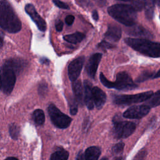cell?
Instances as JSON below:
<instances>
[{"mask_svg": "<svg viewBox=\"0 0 160 160\" xmlns=\"http://www.w3.org/2000/svg\"><path fill=\"white\" fill-rule=\"evenodd\" d=\"M132 7L136 9V11H141L142 9V4L141 0L136 1L132 5Z\"/></svg>", "mask_w": 160, "mask_h": 160, "instance_id": "1f68e13d", "label": "cell"}, {"mask_svg": "<svg viewBox=\"0 0 160 160\" xmlns=\"http://www.w3.org/2000/svg\"><path fill=\"white\" fill-rule=\"evenodd\" d=\"M32 119L38 125H42L45 121L44 113L42 109H36L32 114Z\"/></svg>", "mask_w": 160, "mask_h": 160, "instance_id": "7402d4cb", "label": "cell"}, {"mask_svg": "<svg viewBox=\"0 0 160 160\" xmlns=\"http://www.w3.org/2000/svg\"><path fill=\"white\" fill-rule=\"evenodd\" d=\"M48 112L53 124L58 128H67L72 121L70 117L62 112L54 104H50L48 106Z\"/></svg>", "mask_w": 160, "mask_h": 160, "instance_id": "52a82bcc", "label": "cell"}, {"mask_svg": "<svg viewBox=\"0 0 160 160\" xmlns=\"http://www.w3.org/2000/svg\"><path fill=\"white\" fill-rule=\"evenodd\" d=\"M112 132L116 139H124L131 135L136 129V124L130 121H113Z\"/></svg>", "mask_w": 160, "mask_h": 160, "instance_id": "ba28073f", "label": "cell"}, {"mask_svg": "<svg viewBox=\"0 0 160 160\" xmlns=\"http://www.w3.org/2000/svg\"><path fill=\"white\" fill-rule=\"evenodd\" d=\"M101 58L102 54L101 53H95L90 57L87 62L86 66V72L88 76L92 79H94L95 78L98 65L101 61Z\"/></svg>", "mask_w": 160, "mask_h": 160, "instance_id": "7c38bea8", "label": "cell"}, {"mask_svg": "<svg viewBox=\"0 0 160 160\" xmlns=\"http://www.w3.org/2000/svg\"><path fill=\"white\" fill-rule=\"evenodd\" d=\"M72 83V91L74 95L75 100L76 102L81 105L84 103V94H83V88L81 81L76 80L73 81Z\"/></svg>", "mask_w": 160, "mask_h": 160, "instance_id": "e0dca14e", "label": "cell"}, {"mask_svg": "<svg viewBox=\"0 0 160 160\" xmlns=\"http://www.w3.org/2000/svg\"><path fill=\"white\" fill-rule=\"evenodd\" d=\"M156 0H144V7L145 10L146 18L151 20L154 17V6Z\"/></svg>", "mask_w": 160, "mask_h": 160, "instance_id": "d6986e66", "label": "cell"}, {"mask_svg": "<svg viewBox=\"0 0 160 160\" xmlns=\"http://www.w3.org/2000/svg\"><path fill=\"white\" fill-rule=\"evenodd\" d=\"M124 147V142H119L118 144H116L112 148V152L114 154H119L121 153L123 151Z\"/></svg>", "mask_w": 160, "mask_h": 160, "instance_id": "484cf974", "label": "cell"}, {"mask_svg": "<svg viewBox=\"0 0 160 160\" xmlns=\"http://www.w3.org/2000/svg\"><path fill=\"white\" fill-rule=\"evenodd\" d=\"M40 61L41 63L42 64H48L49 63V60L46 58H42L40 59Z\"/></svg>", "mask_w": 160, "mask_h": 160, "instance_id": "d590c367", "label": "cell"}, {"mask_svg": "<svg viewBox=\"0 0 160 160\" xmlns=\"http://www.w3.org/2000/svg\"><path fill=\"white\" fill-rule=\"evenodd\" d=\"M92 17L93 18L94 20L95 21H98L99 19V15L98 13V11L96 10H94L92 12Z\"/></svg>", "mask_w": 160, "mask_h": 160, "instance_id": "e575fe53", "label": "cell"}, {"mask_svg": "<svg viewBox=\"0 0 160 160\" xmlns=\"http://www.w3.org/2000/svg\"><path fill=\"white\" fill-rule=\"evenodd\" d=\"M108 12L115 20L126 26L136 24L137 12L132 5L116 4L108 8Z\"/></svg>", "mask_w": 160, "mask_h": 160, "instance_id": "7a4b0ae2", "label": "cell"}, {"mask_svg": "<svg viewBox=\"0 0 160 160\" xmlns=\"http://www.w3.org/2000/svg\"><path fill=\"white\" fill-rule=\"evenodd\" d=\"M52 2L59 8L64 9H68L69 8V6L67 4H66L65 2H64L60 0H52Z\"/></svg>", "mask_w": 160, "mask_h": 160, "instance_id": "f1b7e54d", "label": "cell"}, {"mask_svg": "<svg viewBox=\"0 0 160 160\" xmlns=\"http://www.w3.org/2000/svg\"><path fill=\"white\" fill-rule=\"evenodd\" d=\"M8 159H17V158H14V157H9L7 158Z\"/></svg>", "mask_w": 160, "mask_h": 160, "instance_id": "60d3db41", "label": "cell"}, {"mask_svg": "<svg viewBox=\"0 0 160 160\" xmlns=\"http://www.w3.org/2000/svg\"><path fill=\"white\" fill-rule=\"evenodd\" d=\"M0 27L10 33L21 29V22L8 0L0 1Z\"/></svg>", "mask_w": 160, "mask_h": 160, "instance_id": "6da1fadb", "label": "cell"}, {"mask_svg": "<svg viewBox=\"0 0 160 160\" xmlns=\"http://www.w3.org/2000/svg\"><path fill=\"white\" fill-rule=\"evenodd\" d=\"M84 102L88 109L92 110L94 108V102L92 94V84L88 81H84Z\"/></svg>", "mask_w": 160, "mask_h": 160, "instance_id": "9a60e30c", "label": "cell"}, {"mask_svg": "<svg viewBox=\"0 0 160 160\" xmlns=\"http://www.w3.org/2000/svg\"><path fill=\"white\" fill-rule=\"evenodd\" d=\"M117 1H132V0H117Z\"/></svg>", "mask_w": 160, "mask_h": 160, "instance_id": "b9f144b4", "label": "cell"}, {"mask_svg": "<svg viewBox=\"0 0 160 160\" xmlns=\"http://www.w3.org/2000/svg\"><path fill=\"white\" fill-rule=\"evenodd\" d=\"M69 152L66 150H59L52 154L50 157L51 160H66L68 159Z\"/></svg>", "mask_w": 160, "mask_h": 160, "instance_id": "603a6c76", "label": "cell"}, {"mask_svg": "<svg viewBox=\"0 0 160 160\" xmlns=\"http://www.w3.org/2000/svg\"><path fill=\"white\" fill-rule=\"evenodd\" d=\"M3 44V36L2 33L0 32V48L2 46Z\"/></svg>", "mask_w": 160, "mask_h": 160, "instance_id": "f35d334b", "label": "cell"}, {"mask_svg": "<svg viewBox=\"0 0 160 160\" xmlns=\"http://www.w3.org/2000/svg\"><path fill=\"white\" fill-rule=\"evenodd\" d=\"M154 74V72H151V71H144L138 76V78L136 79V81L138 82H143V81H144L147 79H149L150 78L152 79Z\"/></svg>", "mask_w": 160, "mask_h": 160, "instance_id": "d4e9b609", "label": "cell"}, {"mask_svg": "<svg viewBox=\"0 0 160 160\" xmlns=\"http://www.w3.org/2000/svg\"><path fill=\"white\" fill-rule=\"evenodd\" d=\"M70 113L71 115H76L78 112V106L75 102V101H71L69 105Z\"/></svg>", "mask_w": 160, "mask_h": 160, "instance_id": "f546056e", "label": "cell"}, {"mask_svg": "<svg viewBox=\"0 0 160 160\" xmlns=\"http://www.w3.org/2000/svg\"><path fill=\"white\" fill-rule=\"evenodd\" d=\"M92 94L94 104L98 109H101L106 102V94L99 88L94 87L92 88Z\"/></svg>", "mask_w": 160, "mask_h": 160, "instance_id": "5bb4252c", "label": "cell"}, {"mask_svg": "<svg viewBox=\"0 0 160 160\" xmlns=\"http://www.w3.org/2000/svg\"><path fill=\"white\" fill-rule=\"evenodd\" d=\"M98 47L101 48L102 49H110V48H112L114 47V46L112 44H111L110 42L103 40L100 43H99L98 44Z\"/></svg>", "mask_w": 160, "mask_h": 160, "instance_id": "83f0119b", "label": "cell"}, {"mask_svg": "<svg viewBox=\"0 0 160 160\" xmlns=\"http://www.w3.org/2000/svg\"><path fill=\"white\" fill-rule=\"evenodd\" d=\"M77 4L82 8H88L91 5L90 0H75Z\"/></svg>", "mask_w": 160, "mask_h": 160, "instance_id": "4dcf8cb0", "label": "cell"}, {"mask_svg": "<svg viewBox=\"0 0 160 160\" xmlns=\"http://www.w3.org/2000/svg\"><path fill=\"white\" fill-rule=\"evenodd\" d=\"M101 154V150L96 146H91L86 149L84 155V159L96 160L99 159Z\"/></svg>", "mask_w": 160, "mask_h": 160, "instance_id": "ac0fdd59", "label": "cell"}, {"mask_svg": "<svg viewBox=\"0 0 160 160\" xmlns=\"http://www.w3.org/2000/svg\"><path fill=\"white\" fill-rule=\"evenodd\" d=\"M16 71L6 62L0 69V89L6 94H9L15 85Z\"/></svg>", "mask_w": 160, "mask_h": 160, "instance_id": "5b68a950", "label": "cell"}, {"mask_svg": "<svg viewBox=\"0 0 160 160\" xmlns=\"http://www.w3.org/2000/svg\"><path fill=\"white\" fill-rule=\"evenodd\" d=\"M74 16L72 15H68L65 18V22L69 26L72 25V23L74 22Z\"/></svg>", "mask_w": 160, "mask_h": 160, "instance_id": "d6a6232c", "label": "cell"}, {"mask_svg": "<svg viewBox=\"0 0 160 160\" xmlns=\"http://www.w3.org/2000/svg\"><path fill=\"white\" fill-rule=\"evenodd\" d=\"M159 78V70H158V71L154 74L152 79H156V78Z\"/></svg>", "mask_w": 160, "mask_h": 160, "instance_id": "ab89813d", "label": "cell"}, {"mask_svg": "<svg viewBox=\"0 0 160 160\" xmlns=\"http://www.w3.org/2000/svg\"><path fill=\"white\" fill-rule=\"evenodd\" d=\"M126 43L131 48L151 58H159L160 56V44L159 42L142 38L125 39Z\"/></svg>", "mask_w": 160, "mask_h": 160, "instance_id": "3957f363", "label": "cell"}, {"mask_svg": "<svg viewBox=\"0 0 160 160\" xmlns=\"http://www.w3.org/2000/svg\"><path fill=\"white\" fill-rule=\"evenodd\" d=\"M56 29L57 31L60 32L62 30L63 28V22L61 21H59L56 23Z\"/></svg>", "mask_w": 160, "mask_h": 160, "instance_id": "836d02e7", "label": "cell"}, {"mask_svg": "<svg viewBox=\"0 0 160 160\" xmlns=\"http://www.w3.org/2000/svg\"><path fill=\"white\" fill-rule=\"evenodd\" d=\"M99 79L101 83L108 88H114L118 90L128 91L135 89L137 85L133 82L131 76L126 72L122 71L117 74L115 82L109 81L103 74L100 73Z\"/></svg>", "mask_w": 160, "mask_h": 160, "instance_id": "277c9868", "label": "cell"}, {"mask_svg": "<svg viewBox=\"0 0 160 160\" xmlns=\"http://www.w3.org/2000/svg\"><path fill=\"white\" fill-rule=\"evenodd\" d=\"M150 109L146 104L133 106L123 113V117L127 119H141L149 113Z\"/></svg>", "mask_w": 160, "mask_h": 160, "instance_id": "9c48e42d", "label": "cell"}, {"mask_svg": "<svg viewBox=\"0 0 160 160\" xmlns=\"http://www.w3.org/2000/svg\"><path fill=\"white\" fill-rule=\"evenodd\" d=\"M48 92V86L47 84L45 82H42L41 83L39 86V88H38V92L39 94L41 96H44Z\"/></svg>", "mask_w": 160, "mask_h": 160, "instance_id": "4316f807", "label": "cell"}, {"mask_svg": "<svg viewBox=\"0 0 160 160\" xmlns=\"http://www.w3.org/2000/svg\"><path fill=\"white\" fill-rule=\"evenodd\" d=\"M147 100L148 102H146V105L148 106L150 108L158 106L160 104V94L159 90L157 91L155 94H152L150 98H149Z\"/></svg>", "mask_w": 160, "mask_h": 160, "instance_id": "44dd1931", "label": "cell"}, {"mask_svg": "<svg viewBox=\"0 0 160 160\" xmlns=\"http://www.w3.org/2000/svg\"><path fill=\"white\" fill-rule=\"evenodd\" d=\"M84 62V57L80 56L72 60L68 66V76L71 81L77 80L80 75Z\"/></svg>", "mask_w": 160, "mask_h": 160, "instance_id": "8fae6325", "label": "cell"}, {"mask_svg": "<svg viewBox=\"0 0 160 160\" xmlns=\"http://www.w3.org/2000/svg\"><path fill=\"white\" fill-rule=\"evenodd\" d=\"M96 1L99 6H104L106 3V0H96Z\"/></svg>", "mask_w": 160, "mask_h": 160, "instance_id": "8d00e7d4", "label": "cell"}, {"mask_svg": "<svg viewBox=\"0 0 160 160\" xmlns=\"http://www.w3.org/2000/svg\"><path fill=\"white\" fill-rule=\"evenodd\" d=\"M152 94V91H149L136 94L115 95L113 96V102L117 105H131L147 101Z\"/></svg>", "mask_w": 160, "mask_h": 160, "instance_id": "8992f818", "label": "cell"}, {"mask_svg": "<svg viewBox=\"0 0 160 160\" xmlns=\"http://www.w3.org/2000/svg\"><path fill=\"white\" fill-rule=\"evenodd\" d=\"M127 31V33L134 36H139L142 38H152V34L146 29L141 26H131Z\"/></svg>", "mask_w": 160, "mask_h": 160, "instance_id": "2e32d148", "label": "cell"}, {"mask_svg": "<svg viewBox=\"0 0 160 160\" xmlns=\"http://www.w3.org/2000/svg\"><path fill=\"white\" fill-rule=\"evenodd\" d=\"M19 128L16 124H11L9 127V132L13 139H17L19 135Z\"/></svg>", "mask_w": 160, "mask_h": 160, "instance_id": "cb8c5ba5", "label": "cell"}, {"mask_svg": "<svg viewBox=\"0 0 160 160\" xmlns=\"http://www.w3.org/2000/svg\"><path fill=\"white\" fill-rule=\"evenodd\" d=\"M84 38L85 35L80 32H76L72 34H67L63 37L66 41L72 44H77L81 42Z\"/></svg>", "mask_w": 160, "mask_h": 160, "instance_id": "ffe728a7", "label": "cell"}, {"mask_svg": "<svg viewBox=\"0 0 160 160\" xmlns=\"http://www.w3.org/2000/svg\"><path fill=\"white\" fill-rule=\"evenodd\" d=\"M122 34V30L119 26L116 24H110L104 34L106 39L108 40L117 42L118 41Z\"/></svg>", "mask_w": 160, "mask_h": 160, "instance_id": "4fadbf2b", "label": "cell"}, {"mask_svg": "<svg viewBox=\"0 0 160 160\" xmlns=\"http://www.w3.org/2000/svg\"><path fill=\"white\" fill-rule=\"evenodd\" d=\"M26 12L29 16L31 19L37 26L38 28L42 32H44L46 30L47 25L46 21L41 18V16L38 14L34 6L31 4H28L25 6L24 8Z\"/></svg>", "mask_w": 160, "mask_h": 160, "instance_id": "30bf717a", "label": "cell"}, {"mask_svg": "<svg viewBox=\"0 0 160 160\" xmlns=\"http://www.w3.org/2000/svg\"><path fill=\"white\" fill-rule=\"evenodd\" d=\"M76 159H84V155H83V154H82L81 152H79V153L78 154V156H77V157H76Z\"/></svg>", "mask_w": 160, "mask_h": 160, "instance_id": "74e56055", "label": "cell"}]
</instances>
